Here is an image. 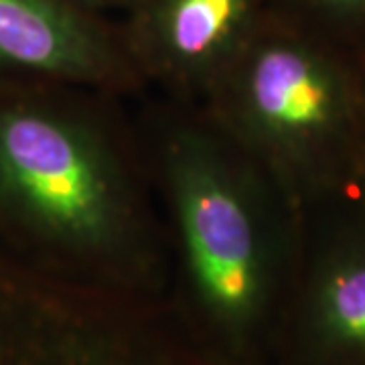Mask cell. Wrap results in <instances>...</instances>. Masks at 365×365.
<instances>
[{"instance_id":"obj_1","label":"cell","mask_w":365,"mask_h":365,"mask_svg":"<svg viewBox=\"0 0 365 365\" xmlns=\"http://www.w3.org/2000/svg\"><path fill=\"white\" fill-rule=\"evenodd\" d=\"M197 347L220 365H260L299 272L307 222L217 136L182 126L163 144Z\"/></svg>"},{"instance_id":"obj_2","label":"cell","mask_w":365,"mask_h":365,"mask_svg":"<svg viewBox=\"0 0 365 365\" xmlns=\"http://www.w3.org/2000/svg\"><path fill=\"white\" fill-rule=\"evenodd\" d=\"M0 215L73 282L150 297L158 258L138 175L90 106L0 108Z\"/></svg>"},{"instance_id":"obj_3","label":"cell","mask_w":365,"mask_h":365,"mask_svg":"<svg viewBox=\"0 0 365 365\" xmlns=\"http://www.w3.org/2000/svg\"><path fill=\"white\" fill-rule=\"evenodd\" d=\"M217 120L302 217L357 195L365 66L299 33L246 41L209 91Z\"/></svg>"},{"instance_id":"obj_4","label":"cell","mask_w":365,"mask_h":365,"mask_svg":"<svg viewBox=\"0 0 365 365\" xmlns=\"http://www.w3.org/2000/svg\"><path fill=\"white\" fill-rule=\"evenodd\" d=\"M304 248L278 335L288 365H365V201L304 217Z\"/></svg>"},{"instance_id":"obj_5","label":"cell","mask_w":365,"mask_h":365,"mask_svg":"<svg viewBox=\"0 0 365 365\" xmlns=\"http://www.w3.org/2000/svg\"><path fill=\"white\" fill-rule=\"evenodd\" d=\"M0 67L88 88L126 86L134 76L57 0H0Z\"/></svg>"},{"instance_id":"obj_6","label":"cell","mask_w":365,"mask_h":365,"mask_svg":"<svg viewBox=\"0 0 365 365\" xmlns=\"http://www.w3.org/2000/svg\"><path fill=\"white\" fill-rule=\"evenodd\" d=\"M248 9L250 0H163L138 69L187 91H211L246 43Z\"/></svg>"},{"instance_id":"obj_7","label":"cell","mask_w":365,"mask_h":365,"mask_svg":"<svg viewBox=\"0 0 365 365\" xmlns=\"http://www.w3.org/2000/svg\"><path fill=\"white\" fill-rule=\"evenodd\" d=\"M333 21L345 25H365V0H314Z\"/></svg>"},{"instance_id":"obj_8","label":"cell","mask_w":365,"mask_h":365,"mask_svg":"<svg viewBox=\"0 0 365 365\" xmlns=\"http://www.w3.org/2000/svg\"><path fill=\"white\" fill-rule=\"evenodd\" d=\"M357 195L365 201V116H364V138H361V173H359V187Z\"/></svg>"}]
</instances>
